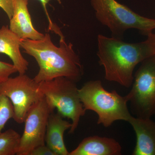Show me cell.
Here are the masks:
<instances>
[{"label":"cell","mask_w":155,"mask_h":155,"mask_svg":"<svg viewBox=\"0 0 155 155\" xmlns=\"http://www.w3.org/2000/svg\"><path fill=\"white\" fill-rule=\"evenodd\" d=\"M97 55L105 70V78L129 88L134 80L136 66L155 55V34L147 35L144 41L128 43L122 39L99 35Z\"/></svg>","instance_id":"1"},{"label":"cell","mask_w":155,"mask_h":155,"mask_svg":"<svg viewBox=\"0 0 155 155\" xmlns=\"http://www.w3.org/2000/svg\"><path fill=\"white\" fill-rule=\"evenodd\" d=\"M20 46L24 52L35 59L39 70L34 78L38 83L64 77L75 82L80 81L84 74L83 67L78 55L71 43L67 44L61 37L60 46L54 44L49 33L41 39H22Z\"/></svg>","instance_id":"2"},{"label":"cell","mask_w":155,"mask_h":155,"mask_svg":"<svg viewBox=\"0 0 155 155\" xmlns=\"http://www.w3.org/2000/svg\"><path fill=\"white\" fill-rule=\"evenodd\" d=\"M79 94L85 110L97 115L98 125L109 127L116 121L128 122L132 116L127 107V96H122L115 90H106L100 80L86 82L79 89Z\"/></svg>","instance_id":"3"},{"label":"cell","mask_w":155,"mask_h":155,"mask_svg":"<svg viewBox=\"0 0 155 155\" xmlns=\"http://www.w3.org/2000/svg\"><path fill=\"white\" fill-rule=\"evenodd\" d=\"M91 3L97 19L109 28L112 37L122 39L132 28L147 36L155 28V19L142 17L116 0H91Z\"/></svg>","instance_id":"4"},{"label":"cell","mask_w":155,"mask_h":155,"mask_svg":"<svg viewBox=\"0 0 155 155\" xmlns=\"http://www.w3.org/2000/svg\"><path fill=\"white\" fill-rule=\"evenodd\" d=\"M76 83L64 77L40 83V89L52 112L57 109L63 117L72 121L69 132L71 134L77 129L81 118L86 111L81 101Z\"/></svg>","instance_id":"5"},{"label":"cell","mask_w":155,"mask_h":155,"mask_svg":"<svg viewBox=\"0 0 155 155\" xmlns=\"http://www.w3.org/2000/svg\"><path fill=\"white\" fill-rule=\"evenodd\" d=\"M141 63L126 96L135 117L151 118L155 115V55Z\"/></svg>","instance_id":"6"},{"label":"cell","mask_w":155,"mask_h":155,"mask_svg":"<svg viewBox=\"0 0 155 155\" xmlns=\"http://www.w3.org/2000/svg\"><path fill=\"white\" fill-rule=\"evenodd\" d=\"M0 92L11 101L14 107L13 119L19 124L24 122L31 108L44 96L40 83L25 74L9 78L0 85Z\"/></svg>","instance_id":"7"},{"label":"cell","mask_w":155,"mask_h":155,"mask_svg":"<svg viewBox=\"0 0 155 155\" xmlns=\"http://www.w3.org/2000/svg\"><path fill=\"white\" fill-rule=\"evenodd\" d=\"M52 113L44 96L31 108L24 121L25 128L17 155H30L37 147L45 144L47 127Z\"/></svg>","instance_id":"8"},{"label":"cell","mask_w":155,"mask_h":155,"mask_svg":"<svg viewBox=\"0 0 155 155\" xmlns=\"http://www.w3.org/2000/svg\"><path fill=\"white\" fill-rule=\"evenodd\" d=\"M28 5V0H14V12L10 19L9 28L20 39H41L45 35L34 27Z\"/></svg>","instance_id":"9"},{"label":"cell","mask_w":155,"mask_h":155,"mask_svg":"<svg viewBox=\"0 0 155 155\" xmlns=\"http://www.w3.org/2000/svg\"><path fill=\"white\" fill-rule=\"evenodd\" d=\"M128 122L136 135L133 155H155V122L151 118L132 116Z\"/></svg>","instance_id":"10"},{"label":"cell","mask_w":155,"mask_h":155,"mask_svg":"<svg viewBox=\"0 0 155 155\" xmlns=\"http://www.w3.org/2000/svg\"><path fill=\"white\" fill-rule=\"evenodd\" d=\"M121 145L114 139L92 136L84 139L69 155H120Z\"/></svg>","instance_id":"11"},{"label":"cell","mask_w":155,"mask_h":155,"mask_svg":"<svg viewBox=\"0 0 155 155\" xmlns=\"http://www.w3.org/2000/svg\"><path fill=\"white\" fill-rule=\"evenodd\" d=\"M59 113H51L49 117L45 141L46 145L56 155H69L65 143V131L72 127V123L64 119Z\"/></svg>","instance_id":"12"},{"label":"cell","mask_w":155,"mask_h":155,"mask_svg":"<svg viewBox=\"0 0 155 155\" xmlns=\"http://www.w3.org/2000/svg\"><path fill=\"white\" fill-rule=\"evenodd\" d=\"M21 39L8 25H3L0 28V53L11 59L19 74H24L28 70L29 63L20 51Z\"/></svg>","instance_id":"13"},{"label":"cell","mask_w":155,"mask_h":155,"mask_svg":"<svg viewBox=\"0 0 155 155\" xmlns=\"http://www.w3.org/2000/svg\"><path fill=\"white\" fill-rule=\"evenodd\" d=\"M21 137L17 131L11 128L0 133V155H17Z\"/></svg>","instance_id":"14"},{"label":"cell","mask_w":155,"mask_h":155,"mask_svg":"<svg viewBox=\"0 0 155 155\" xmlns=\"http://www.w3.org/2000/svg\"><path fill=\"white\" fill-rule=\"evenodd\" d=\"M14 107L8 97L0 92V133L10 119H14Z\"/></svg>","instance_id":"15"},{"label":"cell","mask_w":155,"mask_h":155,"mask_svg":"<svg viewBox=\"0 0 155 155\" xmlns=\"http://www.w3.org/2000/svg\"><path fill=\"white\" fill-rule=\"evenodd\" d=\"M17 72L13 64L0 61V85L11 77V75Z\"/></svg>","instance_id":"16"},{"label":"cell","mask_w":155,"mask_h":155,"mask_svg":"<svg viewBox=\"0 0 155 155\" xmlns=\"http://www.w3.org/2000/svg\"><path fill=\"white\" fill-rule=\"evenodd\" d=\"M14 0H0V8L7 14L9 19L13 16Z\"/></svg>","instance_id":"17"},{"label":"cell","mask_w":155,"mask_h":155,"mask_svg":"<svg viewBox=\"0 0 155 155\" xmlns=\"http://www.w3.org/2000/svg\"><path fill=\"white\" fill-rule=\"evenodd\" d=\"M30 155H56L54 151L46 145L39 146L34 149Z\"/></svg>","instance_id":"18"},{"label":"cell","mask_w":155,"mask_h":155,"mask_svg":"<svg viewBox=\"0 0 155 155\" xmlns=\"http://www.w3.org/2000/svg\"><path fill=\"white\" fill-rule=\"evenodd\" d=\"M38 1H40L41 3L44 8L45 11H46V13L48 14L47 11L46 9V5H47L48 3L50 1H52V0H38ZM55 1H57L60 4L61 3V0H55Z\"/></svg>","instance_id":"19"}]
</instances>
